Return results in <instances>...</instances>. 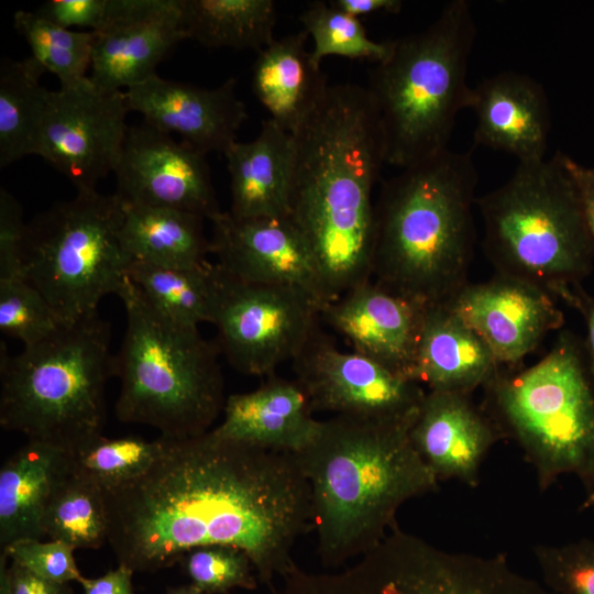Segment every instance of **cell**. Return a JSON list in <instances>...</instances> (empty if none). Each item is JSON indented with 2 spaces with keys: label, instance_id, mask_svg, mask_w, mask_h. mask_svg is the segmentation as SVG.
Masks as SVG:
<instances>
[{
  "label": "cell",
  "instance_id": "cell-21",
  "mask_svg": "<svg viewBox=\"0 0 594 594\" xmlns=\"http://www.w3.org/2000/svg\"><path fill=\"white\" fill-rule=\"evenodd\" d=\"M413 444L437 480L474 487L480 469L502 437L490 416L469 394L427 391L413 425Z\"/></svg>",
  "mask_w": 594,
  "mask_h": 594
},
{
  "label": "cell",
  "instance_id": "cell-6",
  "mask_svg": "<svg viewBox=\"0 0 594 594\" xmlns=\"http://www.w3.org/2000/svg\"><path fill=\"white\" fill-rule=\"evenodd\" d=\"M476 26L465 0H453L422 31L393 41L366 87L385 163L406 168L448 148L459 112L469 109Z\"/></svg>",
  "mask_w": 594,
  "mask_h": 594
},
{
  "label": "cell",
  "instance_id": "cell-39",
  "mask_svg": "<svg viewBox=\"0 0 594 594\" xmlns=\"http://www.w3.org/2000/svg\"><path fill=\"white\" fill-rule=\"evenodd\" d=\"M74 551L72 546L51 539L20 540L2 549L10 562L18 563L44 579L64 584L79 582L82 578Z\"/></svg>",
  "mask_w": 594,
  "mask_h": 594
},
{
  "label": "cell",
  "instance_id": "cell-44",
  "mask_svg": "<svg viewBox=\"0 0 594 594\" xmlns=\"http://www.w3.org/2000/svg\"><path fill=\"white\" fill-rule=\"evenodd\" d=\"M564 162L579 187L586 219L594 238V168L582 166L568 155H564Z\"/></svg>",
  "mask_w": 594,
  "mask_h": 594
},
{
  "label": "cell",
  "instance_id": "cell-17",
  "mask_svg": "<svg viewBox=\"0 0 594 594\" xmlns=\"http://www.w3.org/2000/svg\"><path fill=\"white\" fill-rule=\"evenodd\" d=\"M211 223V253L228 274L251 283L300 289L321 311L331 302L311 252L288 216L240 219L227 211Z\"/></svg>",
  "mask_w": 594,
  "mask_h": 594
},
{
  "label": "cell",
  "instance_id": "cell-42",
  "mask_svg": "<svg viewBox=\"0 0 594 594\" xmlns=\"http://www.w3.org/2000/svg\"><path fill=\"white\" fill-rule=\"evenodd\" d=\"M8 578L11 594H74L68 584L44 579L14 562L8 565Z\"/></svg>",
  "mask_w": 594,
  "mask_h": 594
},
{
  "label": "cell",
  "instance_id": "cell-47",
  "mask_svg": "<svg viewBox=\"0 0 594 594\" xmlns=\"http://www.w3.org/2000/svg\"><path fill=\"white\" fill-rule=\"evenodd\" d=\"M8 558L4 553L0 554V594H11L8 578Z\"/></svg>",
  "mask_w": 594,
  "mask_h": 594
},
{
  "label": "cell",
  "instance_id": "cell-22",
  "mask_svg": "<svg viewBox=\"0 0 594 594\" xmlns=\"http://www.w3.org/2000/svg\"><path fill=\"white\" fill-rule=\"evenodd\" d=\"M474 144L514 155L518 163L546 158L550 113L542 87L527 75L503 72L472 89Z\"/></svg>",
  "mask_w": 594,
  "mask_h": 594
},
{
  "label": "cell",
  "instance_id": "cell-40",
  "mask_svg": "<svg viewBox=\"0 0 594 594\" xmlns=\"http://www.w3.org/2000/svg\"><path fill=\"white\" fill-rule=\"evenodd\" d=\"M23 209L7 189L0 190V279L24 277L23 249L26 233Z\"/></svg>",
  "mask_w": 594,
  "mask_h": 594
},
{
  "label": "cell",
  "instance_id": "cell-20",
  "mask_svg": "<svg viewBox=\"0 0 594 594\" xmlns=\"http://www.w3.org/2000/svg\"><path fill=\"white\" fill-rule=\"evenodd\" d=\"M426 309L371 279L328 304L320 318L352 351L413 380Z\"/></svg>",
  "mask_w": 594,
  "mask_h": 594
},
{
  "label": "cell",
  "instance_id": "cell-23",
  "mask_svg": "<svg viewBox=\"0 0 594 594\" xmlns=\"http://www.w3.org/2000/svg\"><path fill=\"white\" fill-rule=\"evenodd\" d=\"M222 421L211 431L230 441L298 453L317 436L316 419L298 382L275 374L257 388L227 396Z\"/></svg>",
  "mask_w": 594,
  "mask_h": 594
},
{
  "label": "cell",
  "instance_id": "cell-30",
  "mask_svg": "<svg viewBox=\"0 0 594 594\" xmlns=\"http://www.w3.org/2000/svg\"><path fill=\"white\" fill-rule=\"evenodd\" d=\"M45 70L30 56L2 58L0 65V167L35 155L48 91Z\"/></svg>",
  "mask_w": 594,
  "mask_h": 594
},
{
  "label": "cell",
  "instance_id": "cell-45",
  "mask_svg": "<svg viewBox=\"0 0 594 594\" xmlns=\"http://www.w3.org/2000/svg\"><path fill=\"white\" fill-rule=\"evenodd\" d=\"M568 304L576 307L584 316L587 326V345L591 360V374L594 378V299L587 297L581 289L573 285L559 296Z\"/></svg>",
  "mask_w": 594,
  "mask_h": 594
},
{
  "label": "cell",
  "instance_id": "cell-41",
  "mask_svg": "<svg viewBox=\"0 0 594 594\" xmlns=\"http://www.w3.org/2000/svg\"><path fill=\"white\" fill-rule=\"evenodd\" d=\"M109 0H51L35 12L47 21L64 28L99 30L107 18Z\"/></svg>",
  "mask_w": 594,
  "mask_h": 594
},
{
  "label": "cell",
  "instance_id": "cell-48",
  "mask_svg": "<svg viewBox=\"0 0 594 594\" xmlns=\"http://www.w3.org/2000/svg\"><path fill=\"white\" fill-rule=\"evenodd\" d=\"M166 594H207L194 584L182 585L169 588Z\"/></svg>",
  "mask_w": 594,
  "mask_h": 594
},
{
  "label": "cell",
  "instance_id": "cell-37",
  "mask_svg": "<svg viewBox=\"0 0 594 594\" xmlns=\"http://www.w3.org/2000/svg\"><path fill=\"white\" fill-rule=\"evenodd\" d=\"M190 583L207 594H228L234 588L255 590L257 574L242 550L211 544L188 551L180 560Z\"/></svg>",
  "mask_w": 594,
  "mask_h": 594
},
{
  "label": "cell",
  "instance_id": "cell-49",
  "mask_svg": "<svg viewBox=\"0 0 594 594\" xmlns=\"http://www.w3.org/2000/svg\"><path fill=\"white\" fill-rule=\"evenodd\" d=\"M594 168V167H593Z\"/></svg>",
  "mask_w": 594,
  "mask_h": 594
},
{
  "label": "cell",
  "instance_id": "cell-11",
  "mask_svg": "<svg viewBox=\"0 0 594 594\" xmlns=\"http://www.w3.org/2000/svg\"><path fill=\"white\" fill-rule=\"evenodd\" d=\"M292 594H554L503 556L439 548L397 525L373 549L332 572H309Z\"/></svg>",
  "mask_w": 594,
  "mask_h": 594
},
{
  "label": "cell",
  "instance_id": "cell-18",
  "mask_svg": "<svg viewBox=\"0 0 594 594\" xmlns=\"http://www.w3.org/2000/svg\"><path fill=\"white\" fill-rule=\"evenodd\" d=\"M447 305L484 340L501 367L519 363L563 324L551 294L503 274L468 283Z\"/></svg>",
  "mask_w": 594,
  "mask_h": 594
},
{
  "label": "cell",
  "instance_id": "cell-10",
  "mask_svg": "<svg viewBox=\"0 0 594 594\" xmlns=\"http://www.w3.org/2000/svg\"><path fill=\"white\" fill-rule=\"evenodd\" d=\"M124 202L116 194L77 191L26 224L23 273L64 324L98 314L108 294H118L131 260L120 229Z\"/></svg>",
  "mask_w": 594,
  "mask_h": 594
},
{
  "label": "cell",
  "instance_id": "cell-28",
  "mask_svg": "<svg viewBox=\"0 0 594 594\" xmlns=\"http://www.w3.org/2000/svg\"><path fill=\"white\" fill-rule=\"evenodd\" d=\"M204 218L168 208L124 204L120 241L131 261L195 268L209 264Z\"/></svg>",
  "mask_w": 594,
  "mask_h": 594
},
{
  "label": "cell",
  "instance_id": "cell-36",
  "mask_svg": "<svg viewBox=\"0 0 594 594\" xmlns=\"http://www.w3.org/2000/svg\"><path fill=\"white\" fill-rule=\"evenodd\" d=\"M63 321L42 293L23 277L0 279V330L24 346L57 331Z\"/></svg>",
  "mask_w": 594,
  "mask_h": 594
},
{
  "label": "cell",
  "instance_id": "cell-34",
  "mask_svg": "<svg viewBox=\"0 0 594 594\" xmlns=\"http://www.w3.org/2000/svg\"><path fill=\"white\" fill-rule=\"evenodd\" d=\"M163 449V439L147 441L128 436L92 439L79 449L68 452L69 469L110 490L142 475Z\"/></svg>",
  "mask_w": 594,
  "mask_h": 594
},
{
  "label": "cell",
  "instance_id": "cell-8",
  "mask_svg": "<svg viewBox=\"0 0 594 594\" xmlns=\"http://www.w3.org/2000/svg\"><path fill=\"white\" fill-rule=\"evenodd\" d=\"M475 205L483 246L497 274L559 296L587 272L594 238L564 154L518 163L504 184Z\"/></svg>",
  "mask_w": 594,
  "mask_h": 594
},
{
  "label": "cell",
  "instance_id": "cell-35",
  "mask_svg": "<svg viewBox=\"0 0 594 594\" xmlns=\"http://www.w3.org/2000/svg\"><path fill=\"white\" fill-rule=\"evenodd\" d=\"M299 19L304 31L314 38L311 56L318 66L329 55L381 63L387 58L393 47V41L376 42L370 38L359 18L331 3L315 1Z\"/></svg>",
  "mask_w": 594,
  "mask_h": 594
},
{
  "label": "cell",
  "instance_id": "cell-7",
  "mask_svg": "<svg viewBox=\"0 0 594 594\" xmlns=\"http://www.w3.org/2000/svg\"><path fill=\"white\" fill-rule=\"evenodd\" d=\"M110 324L99 314L10 355L1 342L0 425L72 452L102 435L113 377Z\"/></svg>",
  "mask_w": 594,
  "mask_h": 594
},
{
  "label": "cell",
  "instance_id": "cell-14",
  "mask_svg": "<svg viewBox=\"0 0 594 594\" xmlns=\"http://www.w3.org/2000/svg\"><path fill=\"white\" fill-rule=\"evenodd\" d=\"M296 381L315 411L395 420L418 411L427 389L354 351H341L320 330L293 361Z\"/></svg>",
  "mask_w": 594,
  "mask_h": 594
},
{
  "label": "cell",
  "instance_id": "cell-31",
  "mask_svg": "<svg viewBox=\"0 0 594 594\" xmlns=\"http://www.w3.org/2000/svg\"><path fill=\"white\" fill-rule=\"evenodd\" d=\"M127 276L168 318L191 327L211 322L217 286L216 264L180 268L131 261Z\"/></svg>",
  "mask_w": 594,
  "mask_h": 594
},
{
  "label": "cell",
  "instance_id": "cell-32",
  "mask_svg": "<svg viewBox=\"0 0 594 594\" xmlns=\"http://www.w3.org/2000/svg\"><path fill=\"white\" fill-rule=\"evenodd\" d=\"M43 531L76 549H98L108 542L103 491L96 483L68 471L56 483L47 502Z\"/></svg>",
  "mask_w": 594,
  "mask_h": 594
},
{
  "label": "cell",
  "instance_id": "cell-27",
  "mask_svg": "<svg viewBox=\"0 0 594 594\" xmlns=\"http://www.w3.org/2000/svg\"><path fill=\"white\" fill-rule=\"evenodd\" d=\"M308 34L274 40L252 69V88L276 124L293 133L316 109L329 85L305 46Z\"/></svg>",
  "mask_w": 594,
  "mask_h": 594
},
{
  "label": "cell",
  "instance_id": "cell-3",
  "mask_svg": "<svg viewBox=\"0 0 594 594\" xmlns=\"http://www.w3.org/2000/svg\"><path fill=\"white\" fill-rule=\"evenodd\" d=\"M417 414L395 420L332 416L295 453L309 484L323 566L339 568L376 547L397 525L400 506L438 490L411 441Z\"/></svg>",
  "mask_w": 594,
  "mask_h": 594
},
{
  "label": "cell",
  "instance_id": "cell-5",
  "mask_svg": "<svg viewBox=\"0 0 594 594\" xmlns=\"http://www.w3.org/2000/svg\"><path fill=\"white\" fill-rule=\"evenodd\" d=\"M117 295L127 315L113 360V377L120 381L117 418L153 427L169 439L211 430L227 399L217 343L199 327L162 314L129 277Z\"/></svg>",
  "mask_w": 594,
  "mask_h": 594
},
{
  "label": "cell",
  "instance_id": "cell-1",
  "mask_svg": "<svg viewBox=\"0 0 594 594\" xmlns=\"http://www.w3.org/2000/svg\"><path fill=\"white\" fill-rule=\"evenodd\" d=\"M163 439L139 477L105 490L108 543L133 572H155L190 550L235 547L272 588L295 570L293 551L314 529L311 495L295 453L216 436Z\"/></svg>",
  "mask_w": 594,
  "mask_h": 594
},
{
  "label": "cell",
  "instance_id": "cell-4",
  "mask_svg": "<svg viewBox=\"0 0 594 594\" xmlns=\"http://www.w3.org/2000/svg\"><path fill=\"white\" fill-rule=\"evenodd\" d=\"M477 170L449 148L385 180L375 202L372 280L426 306L468 283Z\"/></svg>",
  "mask_w": 594,
  "mask_h": 594
},
{
  "label": "cell",
  "instance_id": "cell-29",
  "mask_svg": "<svg viewBox=\"0 0 594 594\" xmlns=\"http://www.w3.org/2000/svg\"><path fill=\"white\" fill-rule=\"evenodd\" d=\"M277 13L272 0H184L187 38L208 48L230 47L258 53L275 38Z\"/></svg>",
  "mask_w": 594,
  "mask_h": 594
},
{
  "label": "cell",
  "instance_id": "cell-19",
  "mask_svg": "<svg viewBox=\"0 0 594 594\" xmlns=\"http://www.w3.org/2000/svg\"><path fill=\"white\" fill-rule=\"evenodd\" d=\"M124 92L129 110L141 113L145 123L178 134L180 141L206 155L224 154L248 119L233 77L207 89L156 74Z\"/></svg>",
  "mask_w": 594,
  "mask_h": 594
},
{
  "label": "cell",
  "instance_id": "cell-25",
  "mask_svg": "<svg viewBox=\"0 0 594 594\" xmlns=\"http://www.w3.org/2000/svg\"><path fill=\"white\" fill-rule=\"evenodd\" d=\"M230 175L231 208L240 219L287 217L294 145L272 119L250 142H234L223 154Z\"/></svg>",
  "mask_w": 594,
  "mask_h": 594
},
{
  "label": "cell",
  "instance_id": "cell-12",
  "mask_svg": "<svg viewBox=\"0 0 594 594\" xmlns=\"http://www.w3.org/2000/svg\"><path fill=\"white\" fill-rule=\"evenodd\" d=\"M211 324L231 366L250 376H271L294 361L319 330L321 307L305 292L237 278L217 264Z\"/></svg>",
  "mask_w": 594,
  "mask_h": 594
},
{
  "label": "cell",
  "instance_id": "cell-15",
  "mask_svg": "<svg viewBox=\"0 0 594 594\" xmlns=\"http://www.w3.org/2000/svg\"><path fill=\"white\" fill-rule=\"evenodd\" d=\"M114 174L116 194L124 204L182 210L210 221L222 212L206 154L145 122L129 127Z\"/></svg>",
  "mask_w": 594,
  "mask_h": 594
},
{
  "label": "cell",
  "instance_id": "cell-9",
  "mask_svg": "<svg viewBox=\"0 0 594 594\" xmlns=\"http://www.w3.org/2000/svg\"><path fill=\"white\" fill-rule=\"evenodd\" d=\"M484 411L502 437L514 439L536 472L541 491L574 474L594 504V392L570 333L522 370L499 367L483 386Z\"/></svg>",
  "mask_w": 594,
  "mask_h": 594
},
{
  "label": "cell",
  "instance_id": "cell-13",
  "mask_svg": "<svg viewBox=\"0 0 594 594\" xmlns=\"http://www.w3.org/2000/svg\"><path fill=\"white\" fill-rule=\"evenodd\" d=\"M124 90L97 87L89 77L48 91L36 154L64 174L77 191L97 190L114 173L129 127Z\"/></svg>",
  "mask_w": 594,
  "mask_h": 594
},
{
  "label": "cell",
  "instance_id": "cell-38",
  "mask_svg": "<svg viewBox=\"0 0 594 594\" xmlns=\"http://www.w3.org/2000/svg\"><path fill=\"white\" fill-rule=\"evenodd\" d=\"M534 556L542 583L554 594H594V541L537 544Z\"/></svg>",
  "mask_w": 594,
  "mask_h": 594
},
{
  "label": "cell",
  "instance_id": "cell-16",
  "mask_svg": "<svg viewBox=\"0 0 594 594\" xmlns=\"http://www.w3.org/2000/svg\"><path fill=\"white\" fill-rule=\"evenodd\" d=\"M184 0H109L95 33L90 80L106 90H127L156 75L157 65L186 40Z\"/></svg>",
  "mask_w": 594,
  "mask_h": 594
},
{
  "label": "cell",
  "instance_id": "cell-46",
  "mask_svg": "<svg viewBox=\"0 0 594 594\" xmlns=\"http://www.w3.org/2000/svg\"><path fill=\"white\" fill-rule=\"evenodd\" d=\"M330 3L355 18L376 12L396 13L403 7L400 0H334Z\"/></svg>",
  "mask_w": 594,
  "mask_h": 594
},
{
  "label": "cell",
  "instance_id": "cell-43",
  "mask_svg": "<svg viewBox=\"0 0 594 594\" xmlns=\"http://www.w3.org/2000/svg\"><path fill=\"white\" fill-rule=\"evenodd\" d=\"M133 571L119 564L114 570H109L99 578L89 579L82 576L79 584L84 594H134L132 586Z\"/></svg>",
  "mask_w": 594,
  "mask_h": 594
},
{
  "label": "cell",
  "instance_id": "cell-33",
  "mask_svg": "<svg viewBox=\"0 0 594 594\" xmlns=\"http://www.w3.org/2000/svg\"><path fill=\"white\" fill-rule=\"evenodd\" d=\"M13 24L31 48V57L46 72L54 74L61 87L87 78L90 69L95 33L61 28L38 13L19 10Z\"/></svg>",
  "mask_w": 594,
  "mask_h": 594
},
{
  "label": "cell",
  "instance_id": "cell-26",
  "mask_svg": "<svg viewBox=\"0 0 594 594\" xmlns=\"http://www.w3.org/2000/svg\"><path fill=\"white\" fill-rule=\"evenodd\" d=\"M68 451L29 440L0 469V546L41 539L50 496L68 471Z\"/></svg>",
  "mask_w": 594,
  "mask_h": 594
},
{
  "label": "cell",
  "instance_id": "cell-24",
  "mask_svg": "<svg viewBox=\"0 0 594 594\" xmlns=\"http://www.w3.org/2000/svg\"><path fill=\"white\" fill-rule=\"evenodd\" d=\"M499 367L484 340L447 304L427 306L414 381L427 391L471 395Z\"/></svg>",
  "mask_w": 594,
  "mask_h": 594
},
{
  "label": "cell",
  "instance_id": "cell-2",
  "mask_svg": "<svg viewBox=\"0 0 594 594\" xmlns=\"http://www.w3.org/2000/svg\"><path fill=\"white\" fill-rule=\"evenodd\" d=\"M292 136L288 218L333 301L372 279L373 189L386 163L367 89L329 85Z\"/></svg>",
  "mask_w": 594,
  "mask_h": 594
}]
</instances>
